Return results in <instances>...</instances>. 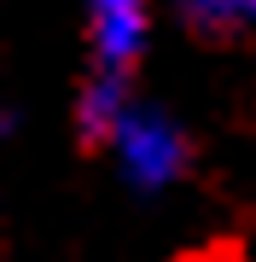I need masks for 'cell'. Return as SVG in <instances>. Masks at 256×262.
I'll list each match as a JSON object with an SVG mask.
<instances>
[{"instance_id":"cell-4","label":"cell","mask_w":256,"mask_h":262,"mask_svg":"<svg viewBox=\"0 0 256 262\" xmlns=\"http://www.w3.org/2000/svg\"><path fill=\"white\" fill-rule=\"evenodd\" d=\"M169 6L192 35H210V41L256 35V0H169Z\"/></svg>"},{"instance_id":"cell-2","label":"cell","mask_w":256,"mask_h":262,"mask_svg":"<svg viewBox=\"0 0 256 262\" xmlns=\"http://www.w3.org/2000/svg\"><path fill=\"white\" fill-rule=\"evenodd\" d=\"M87 70L128 76L152 47V0H82Z\"/></svg>"},{"instance_id":"cell-3","label":"cell","mask_w":256,"mask_h":262,"mask_svg":"<svg viewBox=\"0 0 256 262\" xmlns=\"http://www.w3.org/2000/svg\"><path fill=\"white\" fill-rule=\"evenodd\" d=\"M134 111V94H128V76H105V70H87L76 99H70V128L87 151L111 146V134L123 128V117Z\"/></svg>"},{"instance_id":"cell-1","label":"cell","mask_w":256,"mask_h":262,"mask_svg":"<svg viewBox=\"0 0 256 262\" xmlns=\"http://www.w3.org/2000/svg\"><path fill=\"white\" fill-rule=\"evenodd\" d=\"M105 151H111L117 181L128 192H140V198H157V192H169V187H180L192 175V140L163 105L134 99V111L123 117V128L111 134Z\"/></svg>"}]
</instances>
